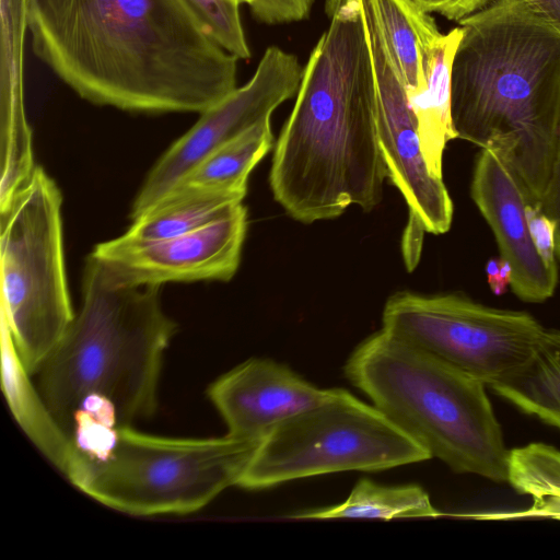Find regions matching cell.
I'll use <instances>...</instances> for the list:
<instances>
[{
  "mask_svg": "<svg viewBox=\"0 0 560 560\" xmlns=\"http://www.w3.org/2000/svg\"><path fill=\"white\" fill-rule=\"evenodd\" d=\"M33 54L81 98L142 114L198 113L237 81L182 0H27Z\"/></svg>",
  "mask_w": 560,
  "mask_h": 560,
  "instance_id": "6da1fadb",
  "label": "cell"
},
{
  "mask_svg": "<svg viewBox=\"0 0 560 560\" xmlns=\"http://www.w3.org/2000/svg\"><path fill=\"white\" fill-rule=\"evenodd\" d=\"M325 9L328 27L303 67L269 175L275 199L303 223L337 218L352 205L372 210L387 178L360 1L326 0Z\"/></svg>",
  "mask_w": 560,
  "mask_h": 560,
  "instance_id": "7a4b0ae2",
  "label": "cell"
},
{
  "mask_svg": "<svg viewBox=\"0 0 560 560\" xmlns=\"http://www.w3.org/2000/svg\"><path fill=\"white\" fill-rule=\"evenodd\" d=\"M81 284L79 313L37 371L38 393L72 447L95 448L155 412L176 324L161 287H114L89 256Z\"/></svg>",
  "mask_w": 560,
  "mask_h": 560,
  "instance_id": "3957f363",
  "label": "cell"
},
{
  "mask_svg": "<svg viewBox=\"0 0 560 560\" xmlns=\"http://www.w3.org/2000/svg\"><path fill=\"white\" fill-rule=\"evenodd\" d=\"M458 24L455 138L497 152L537 205L560 116V33L523 0H494Z\"/></svg>",
  "mask_w": 560,
  "mask_h": 560,
  "instance_id": "277c9868",
  "label": "cell"
},
{
  "mask_svg": "<svg viewBox=\"0 0 560 560\" xmlns=\"http://www.w3.org/2000/svg\"><path fill=\"white\" fill-rule=\"evenodd\" d=\"M345 374L431 457L506 482L510 450L483 382L383 328L353 350Z\"/></svg>",
  "mask_w": 560,
  "mask_h": 560,
  "instance_id": "5b68a950",
  "label": "cell"
},
{
  "mask_svg": "<svg viewBox=\"0 0 560 560\" xmlns=\"http://www.w3.org/2000/svg\"><path fill=\"white\" fill-rule=\"evenodd\" d=\"M259 441L165 438L118 428L102 453L67 477L97 502L136 516L188 514L237 486Z\"/></svg>",
  "mask_w": 560,
  "mask_h": 560,
  "instance_id": "8992f818",
  "label": "cell"
},
{
  "mask_svg": "<svg viewBox=\"0 0 560 560\" xmlns=\"http://www.w3.org/2000/svg\"><path fill=\"white\" fill-rule=\"evenodd\" d=\"M61 192L40 166L0 208L1 320L28 374L74 318L67 284Z\"/></svg>",
  "mask_w": 560,
  "mask_h": 560,
  "instance_id": "52a82bcc",
  "label": "cell"
},
{
  "mask_svg": "<svg viewBox=\"0 0 560 560\" xmlns=\"http://www.w3.org/2000/svg\"><path fill=\"white\" fill-rule=\"evenodd\" d=\"M429 458L375 406L334 388L327 399L262 436L237 486L264 490L306 477L378 471Z\"/></svg>",
  "mask_w": 560,
  "mask_h": 560,
  "instance_id": "ba28073f",
  "label": "cell"
},
{
  "mask_svg": "<svg viewBox=\"0 0 560 560\" xmlns=\"http://www.w3.org/2000/svg\"><path fill=\"white\" fill-rule=\"evenodd\" d=\"M383 329L491 386L529 360L544 326L529 313L501 310L463 294L397 292Z\"/></svg>",
  "mask_w": 560,
  "mask_h": 560,
  "instance_id": "9c48e42d",
  "label": "cell"
},
{
  "mask_svg": "<svg viewBox=\"0 0 560 560\" xmlns=\"http://www.w3.org/2000/svg\"><path fill=\"white\" fill-rule=\"evenodd\" d=\"M302 74L303 67L294 54L269 46L249 81L201 113L155 162L133 199L130 218L149 209L212 151L270 119L280 104L296 95Z\"/></svg>",
  "mask_w": 560,
  "mask_h": 560,
  "instance_id": "30bf717a",
  "label": "cell"
},
{
  "mask_svg": "<svg viewBox=\"0 0 560 560\" xmlns=\"http://www.w3.org/2000/svg\"><path fill=\"white\" fill-rule=\"evenodd\" d=\"M359 1L375 74L378 143L387 178L408 206L406 231L446 233L453 220L452 199L443 178L428 166L406 88L385 47L370 0Z\"/></svg>",
  "mask_w": 560,
  "mask_h": 560,
  "instance_id": "8fae6325",
  "label": "cell"
},
{
  "mask_svg": "<svg viewBox=\"0 0 560 560\" xmlns=\"http://www.w3.org/2000/svg\"><path fill=\"white\" fill-rule=\"evenodd\" d=\"M247 210L177 236L136 242L124 235L97 244L89 255L114 287H161L167 282L229 281L241 261Z\"/></svg>",
  "mask_w": 560,
  "mask_h": 560,
  "instance_id": "7c38bea8",
  "label": "cell"
},
{
  "mask_svg": "<svg viewBox=\"0 0 560 560\" xmlns=\"http://www.w3.org/2000/svg\"><path fill=\"white\" fill-rule=\"evenodd\" d=\"M471 198L495 236L500 257L512 268L514 294L530 303L551 298L558 270L545 264L533 242L526 207L534 203L520 177L491 149H481L476 158Z\"/></svg>",
  "mask_w": 560,
  "mask_h": 560,
  "instance_id": "4fadbf2b",
  "label": "cell"
},
{
  "mask_svg": "<svg viewBox=\"0 0 560 560\" xmlns=\"http://www.w3.org/2000/svg\"><path fill=\"white\" fill-rule=\"evenodd\" d=\"M334 388H318L289 366L253 358L218 377L208 397L228 435L260 441L275 425L327 399Z\"/></svg>",
  "mask_w": 560,
  "mask_h": 560,
  "instance_id": "5bb4252c",
  "label": "cell"
},
{
  "mask_svg": "<svg viewBox=\"0 0 560 560\" xmlns=\"http://www.w3.org/2000/svg\"><path fill=\"white\" fill-rule=\"evenodd\" d=\"M0 153L20 165L33 159L23 83L27 0H0Z\"/></svg>",
  "mask_w": 560,
  "mask_h": 560,
  "instance_id": "9a60e30c",
  "label": "cell"
},
{
  "mask_svg": "<svg viewBox=\"0 0 560 560\" xmlns=\"http://www.w3.org/2000/svg\"><path fill=\"white\" fill-rule=\"evenodd\" d=\"M247 190L177 184L132 220L122 234L136 242L168 238L203 228L242 203Z\"/></svg>",
  "mask_w": 560,
  "mask_h": 560,
  "instance_id": "2e32d148",
  "label": "cell"
},
{
  "mask_svg": "<svg viewBox=\"0 0 560 560\" xmlns=\"http://www.w3.org/2000/svg\"><path fill=\"white\" fill-rule=\"evenodd\" d=\"M388 55L408 97L427 88L432 49L442 36L434 18L409 0H370Z\"/></svg>",
  "mask_w": 560,
  "mask_h": 560,
  "instance_id": "e0dca14e",
  "label": "cell"
},
{
  "mask_svg": "<svg viewBox=\"0 0 560 560\" xmlns=\"http://www.w3.org/2000/svg\"><path fill=\"white\" fill-rule=\"evenodd\" d=\"M460 38V26L442 34L430 56L425 90L408 97L428 166L440 178H443L444 149L455 139L451 116V70Z\"/></svg>",
  "mask_w": 560,
  "mask_h": 560,
  "instance_id": "ac0fdd59",
  "label": "cell"
},
{
  "mask_svg": "<svg viewBox=\"0 0 560 560\" xmlns=\"http://www.w3.org/2000/svg\"><path fill=\"white\" fill-rule=\"evenodd\" d=\"M3 388L16 421L42 452L68 474L74 450L48 412L39 393L28 380V373L15 351L10 331L1 320Z\"/></svg>",
  "mask_w": 560,
  "mask_h": 560,
  "instance_id": "d6986e66",
  "label": "cell"
},
{
  "mask_svg": "<svg viewBox=\"0 0 560 560\" xmlns=\"http://www.w3.org/2000/svg\"><path fill=\"white\" fill-rule=\"evenodd\" d=\"M490 388L521 411L560 430V330L544 328L526 364Z\"/></svg>",
  "mask_w": 560,
  "mask_h": 560,
  "instance_id": "ffe728a7",
  "label": "cell"
},
{
  "mask_svg": "<svg viewBox=\"0 0 560 560\" xmlns=\"http://www.w3.org/2000/svg\"><path fill=\"white\" fill-rule=\"evenodd\" d=\"M513 489L529 495L522 511L466 514L477 520L542 517L560 520V450L534 442L509 452L508 480Z\"/></svg>",
  "mask_w": 560,
  "mask_h": 560,
  "instance_id": "44dd1931",
  "label": "cell"
},
{
  "mask_svg": "<svg viewBox=\"0 0 560 560\" xmlns=\"http://www.w3.org/2000/svg\"><path fill=\"white\" fill-rule=\"evenodd\" d=\"M443 515L418 485L384 486L360 479L348 498L336 505L298 512L293 520L439 517Z\"/></svg>",
  "mask_w": 560,
  "mask_h": 560,
  "instance_id": "7402d4cb",
  "label": "cell"
},
{
  "mask_svg": "<svg viewBox=\"0 0 560 560\" xmlns=\"http://www.w3.org/2000/svg\"><path fill=\"white\" fill-rule=\"evenodd\" d=\"M272 143L270 119H265L212 151L175 185L247 190L250 172Z\"/></svg>",
  "mask_w": 560,
  "mask_h": 560,
  "instance_id": "603a6c76",
  "label": "cell"
},
{
  "mask_svg": "<svg viewBox=\"0 0 560 560\" xmlns=\"http://www.w3.org/2000/svg\"><path fill=\"white\" fill-rule=\"evenodd\" d=\"M182 1L222 48L238 59L250 58L238 2L234 0Z\"/></svg>",
  "mask_w": 560,
  "mask_h": 560,
  "instance_id": "cb8c5ba5",
  "label": "cell"
},
{
  "mask_svg": "<svg viewBox=\"0 0 560 560\" xmlns=\"http://www.w3.org/2000/svg\"><path fill=\"white\" fill-rule=\"evenodd\" d=\"M314 0H252L253 18L264 24L300 22L310 16Z\"/></svg>",
  "mask_w": 560,
  "mask_h": 560,
  "instance_id": "d4e9b609",
  "label": "cell"
},
{
  "mask_svg": "<svg viewBox=\"0 0 560 560\" xmlns=\"http://www.w3.org/2000/svg\"><path fill=\"white\" fill-rule=\"evenodd\" d=\"M537 206L556 225V255L560 258V116L553 138L548 180Z\"/></svg>",
  "mask_w": 560,
  "mask_h": 560,
  "instance_id": "484cf974",
  "label": "cell"
},
{
  "mask_svg": "<svg viewBox=\"0 0 560 560\" xmlns=\"http://www.w3.org/2000/svg\"><path fill=\"white\" fill-rule=\"evenodd\" d=\"M526 217L529 232L538 254L550 269L558 270L555 258V223L540 210L537 205H527Z\"/></svg>",
  "mask_w": 560,
  "mask_h": 560,
  "instance_id": "4316f807",
  "label": "cell"
},
{
  "mask_svg": "<svg viewBox=\"0 0 560 560\" xmlns=\"http://www.w3.org/2000/svg\"><path fill=\"white\" fill-rule=\"evenodd\" d=\"M427 13H438L459 23L467 16L485 9L494 0H409Z\"/></svg>",
  "mask_w": 560,
  "mask_h": 560,
  "instance_id": "83f0119b",
  "label": "cell"
},
{
  "mask_svg": "<svg viewBox=\"0 0 560 560\" xmlns=\"http://www.w3.org/2000/svg\"><path fill=\"white\" fill-rule=\"evenodd\" d=\"M488 283L494 294H502L511 284L512 268L508 261L499 258H490L486 265Z\"/></svg>",
  "mask_w": 560,
  "mask_h": 560,
  "instance_id": "f1b7e54d",
  "label": "cell"
},
{
  "mask_svg": "<svg viewBox=\"0 0 560 560\" xmlns=\"http://www.w3.org/2000/svg\"><path fill=\"white\" fill-rule=\"evenodd\" d=\"M560 33V0H523Z\"/></svg>",
  "mask_w": 560,
  "mask_h": 560,
  "instance_id": "f546056e",
  "label": "cell"
},
{
  "mask_svg": "<svg viewBox=\"0 0 560 560\" xmlns=\"http://www.w3.org/2000/svg\"><path fill=\"white\" fill-rule=\"evenodd\" d=\"M236 2H238L240 4H249L252 2V0H234Z\"/></svg>",
  "mask_w": 560,
  "mask_h": 560,
  "instance_id": "4dcf8cb0",
  "label": "cell"
}]
</instances>
